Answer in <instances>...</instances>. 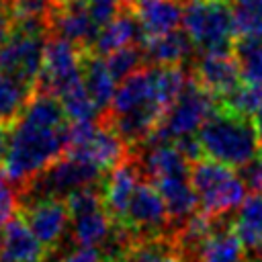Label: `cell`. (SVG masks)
Segmentation results:
<instances>
[{"label": "cell", "instance_id": "1", "mask_svg": "<svg viewBox=\"0 0 262 262\" xmlns=\"http://www.w3.org/2000/svg\"><path fill=\"white\" fill-rule=\"evenodd\" d=\"M66 127L68 123L47 125L20 113L10 125L8 149L0 164L6 180H10L20 190L49 164L63 156Z\"/></svg>", "mask_w": 262, "mask_h": 262}, {"label": "cell", "instance_id": "2", "mask_svg": "<svg viewBox=\"0 0 262 262\" xmlns=\"http://www.w3.org/2000/svg\"><path fill=\"white\" fill-rule=\"evenodd\" d=\"M205 158L231 168H242L262 154L252 117H244L219 106L196 131Z\"/></svg>", "mask_w": 262, "mask_h": 262}, {"label": "cell", "instance_id": "3", "mask_svg": "<svg viewBox=\"0 0 262 262\" xmlns=\"http://www.w3.org/2000/svg\"><path fill=\"white\" fill-rule=\"evenodd\" d=\"M190 182L199 196V207L211 217H223L235 211L246 199V184L231 170L211 158H201L190 164Z\"/></svg>", "mask_w": 262, "mask_h": 262}, {"label": "cell", "instance_id": "4", "mask_svg": "<svg viewBox=\"0 0 262 262\" xmlns=\"http://www.w3.org/2000/svg\"><path fill=\"white\" fill-rule=\"evenodd\" d=\"M182 25L201 51H231L237 39L229 0H184Z\"/></svg>", "mask_w": 262, "mask_h": 262}, {"label": "cell", "instance_id": "5", "mask_svg": "<svg viewBox=\"0 0 262 262\" xmlns=\"http://www.w3.org/2000/svg\"><path fill=\"white\" fill-rule=\"evenodd\" d=\"M221 106L219 96H215L211 90L203 88L192 76L184 84L182 92L178 98L168 106L164 113L160 125L147 139H158V141H170L178 139L188 133H196L199 127ZM145 139V141H147ZM143 141V143H145ZM141 143V145H143Z\"/></svg>", "mask_w": 262, "mask_h": 262}, {"label": "cell", "instance_id": "6", "mask_svg": "<svg viewBox=\"0 0 262 262\" xmlns=\"http://www.w3.org/2000/svg\"><path fill=\"white\" fill-rule=\"evenodd\" d=\"M86 49H80L68 39L49 35L45 41L43 68L35 80L33 92L59 98L68 88L82 82V53Z\"/></svg>", "mask_w": 262, "mask_h": 262}, {"label": "cell", "instance_id": "7", "mask_svg": "<svg viewBox=\"0 0 262 262\" xmlns=\"http://www.w3.org/2000/svg\"><path fill=\"white\" fill-rule=\"evenodd\" d=\"M49 35L12 27V35L0 45V74L14 76L31 86L43 68L45 41Z\"/></svg>", "mask_w": 262, "mask_h": 262}, {"label": "cell", "instance_id": "8", "mask_svg": "<svg viewBox=\"0 0 262 262\" xmlns=\"http://www.w3.org/2000/svg\"><path fill=\"white\" fill-rule=\"evenodd\" d=\"M123 223L139 239L156 237V235H172L174 231L164 199L149 180H143L135 186Z\"/></svg>", "mask_w": 262, "mask_h": 262}, {"label": "cell", "instance_id": "9", "mask_svg": "<svg viewBox=\"0 0 262 262\" xmlns=\"http://www.w3.org/2000/svg\"><path fill=\"white\" fill-rule=\"evenodd\" d=\"M139 111H156L162 115L166 113V104L162 102L156 90L151 66L139 68L137 72L121 80V86L115 90L111 106L102 117H119V115L139 113Z\"/></svg>", "mask_w": 262, "mask_h": 262}, {"label": "cell", "instance_id": "10", "mask_svg": "<svg viewBox=\"0 0 262 262\" xmlns=\"http://www.w3.org/2000/svg\"><path fill=\"white\" fill-rule=\"evenodd\" d=\"M20 217L29 225V229L35 233V237L49 250L55 252V248L61 244L72 215L68 211V205L63 199H39L20 205Z\"/></svg>", "mask_w": 262, "mask_h": 262}, {"label": "cell", "instance_id": "11", "mask_svg": "<svg viewBox=\"0 0 262 262\" xmlns=\"http://www.w3.org/2000/svg\"><path fill=\"white\" fill-rule=\"evenodd\" d=\"M190 76L215 96L229 94L235 86L242 84L237 59L231 51H203L192 66Z\"/></svg>", "mask_w": 262, "mask_h": 262}, {"label": "cell", "instance_id": "12", "mask_svg": "<svg viewBox=\"0 0 262 262\" xmlns=\"http://www.w3.org/2000/svg\"><path fill=\"white\" fill-rule=\"evenodd\" d=\"M98 27L94 25L86 0H72L61 6H53L49 14V35L61 37L78 45L80 49H90L96 39Z\"/></svg>", "mask_w": 262, "mask_h": 262}, {"label": "cell", "instance_id": "13", "mask_svg": "<svg viewBox=\"0 0 262 262\" xmlns=\"http://www.w3.org/2000/svg\"><path fill=\"white\" fill-rule=\"evenodd\" d=\"M141 170L137 164L135 154L131 151L127 160L117 164L111 174L102 182V192H104V209L113 217L115 223H123L127 215V207L131 201V194L135 186L139 184Z\"/></svg>", "mask_w": 262, "mask_h": 262}, {"label": "cell", "instance_id": "14", "mask_svg": "<svg viewBox=\"0 0 262 262\" xmlns=\"http://www.w3.org/2000/svg\"><path fill=\"white\" fill-rule=\"evenodd\" d=\"M49 254L23 217H12L0 227V262H45Z\"/></svg>", "mask_w": 262, "mask_h": 262}, {"label": "cell", "instance_id": "15", "mask_svg": "<svg viewBox=\"0 0 262 262\" xmlns=\"http://www.w3.org/2000/svg\"><path fill=\"white\" fill-rule=\"evenodd\" d=\"M145 66H180L194 53V43L186 31L172 29L162 35L145 37L141 43Z\"/></svg>", "mask_w": 262, "mask_h": 262}, {"label": "cell", "instance_id": "16", "mask_svg": "<svg viewBox=\"0 0 262 262\" xmlns=\"http://www.w3.org/2000/svg\"><path fill=\"white\" fill-rule=\"evenodd\" d=\"M125 6L135 14L145 37L168 33L182 23L180 0H125Z\"/></svg>", "mask_w": 262, "mask_h": 262}, {"label": "cell", "instance_id": "17", "mask_svg": "<svg viewBox=\"0 0 262 262\" xmlns=\"http://www.w3.org/2000/svg\"><path fill=\"white\" fill-rule=\"evenodd\" d=\"M143 39H145V35H143L139 20L135 18V14L127 6H123V10L111 23H106L104 27L98 29L96 39L88 51H94L98 55H108L111 51L121 49V47L131 45V43L141 45Z\"/></svg>", "mask_w": 262, "mask_h": 262}, {"label": "cell", "instance_id": "18", "mask_svg": "<svg viewBox=\"0 0 262 262\" xmlns=\"http://www.w3.org/2000/svg\"><path fill=\"white\" fill-rule=\"evenodd\" d=\"M156 188L160 190L164 199V205L172 221V229H176L180 223H184L190 215L196 213L199 196L190 182V176H174V178L156 180Z\"/></svg>", "mask_w": 262, "mask_h": 262}, {"label": "cell", "instance_id": "19", "mask_svg": "<svg viewBox=\"0 0 262 262\" xmlns=\"http://www.w3.org/2000/svg\"><path fill=\"white\" fill-rule=\"evenodd\" d=\"M82 84L94 100V104L98 106V111L104 115L115 94V78L108 72V66L102 59V55L94 51L82 53Z\"/></svg>", "mask_w": 262, "mask_h": 262}, {"label": "cell", "instance_id": "20", "mask_svg": "<svg viewBox=\"0 0 262 262\" xmlns=\"http://www.w3.org/2000/svg\"><path fill=\"white\" fill-rule=\"evenodd\" d=\"M190 262H248L246 248L233 227L219 225L192 254Z\"/></svg>", "mask_w": 262, "mask_h": 262}, {"label": "cell", "instance_id": "21", "mask_svg": "<svg viewBox=\"0 0 262 262\" xmlns=\"http://www.w3.org/2000/svg\"><path fill=\"white\" fill-rule=\"evenodd\" d=\"M233 231L242 239L246 254H254L258 260H262V192L246 196L237 207Z\"/></svg>", "mask_w": 262, "mask_h": 262}, {"label": "cell", "instance_id": "22", "mask_svg": "<svg viewBox=\"0 0 262 262\" xmlns=\"http://www.w3.org/2000/svg\"><path fill=\"white\" fill-rule=\"evenodd\" d=\"M113 217L106 213V209H96L84 215L72 217V239L78 246H90V248H100L106 237L113 231Z\"/></svg>", "mask_w": 262, "mask_h": 262}, {"label": "cell", "instance_id": "23", "mask_svg": "<svg viewBox=\"0 0 262 262\" xmlns=\"http://www.w3.org/2000/svg\"><path fill=\"white\" fill-rule=\"evenodd\" d=\"M31 96H33L31 84H27L14 76L0 74V123L12 125L18 119V115L23 113V108Z\"/></svg>", "mask_w": 262, "mask_h": 262}, {"label": "cell", "instance_id": "24", "mask_svg": "<svg viewBox=\"0 0 262 262\" xmlns=\"http://www.w3.org/2000/svg\"><path fill=\"white\" fill-rule=\"evenodd\" d=\"M125 262H184L172 235L143 237L127 252Z\"/></svg>", "mask_w": 262, "mask_h": 262}, {"label": "cell", "instance_id": "25", "mask_svg": "<svg viewBox=\"0 0 262 262\" xmlns=\"http://www.w3.org/2000/svg\"><path fill=\"white\" fill-rule=\"evenodd\" d=\"M233 55L237 59L242 82L262 86V39L237 37L233 43Z\"/></svg>", "mask_w": 262, "mask_h": 262}, {"label": "cell", "instance_id": "26", "mask_svg": "<svg viewBox=\"0 0 262 262\" xmlns=\"http://www.w3.org/2000/svg\"><path fill=\"white\" fill-rule=\"evenodd\" d=\"M237 37L262 39V0H229Z\"/></svg>", "mask_w": 262, "mask_h": 262}, {"label": "cell", "instance_id": "27", "mask_svg": "<svg viewBox=\"0 0 262 262\" xmlns=\"http://www.w3.org/2000/svg\"><path fill=\"white\" fill-rule=\"evenodd\" d=\"M59 102L66 111V117L72 121H98L102 117V113L98 111V106L94 104L82 82L68 88L59 96Z\"/></svg>", "mask_w": 262, "mask_h": 262}, {"label": "cell", "instance_id": "28", "mask_svg": "<svg viewBox=\"0 0 262 262\" xmlns=\"http://www.w3.org/2000/svg\"><path fill=\"white\" fill-rule=\"evenodd\" d=\"M221 106L244 115V117H254V113L258 111V106L262 104V86H252V84H239L235 86L229 94L221 96Z\"/></svg>", "mask_w": 262, "mask_h": 262}, {"label": "cell", "instance_id": "29", "mask_svg": "<svg viewBox=\"0 0 262 262\" xmlns=\"http://www.w3.org/2000/svg\"><path fill=\"white\" fill-rule=\"evenodd\" d=\"M106 66H108V72L113 74L115 82L119 80H125L129 74L137 72L145 59H143V51H141V45L137 43H131V45H125L121 49H115L106 55Z\"/></svg>", "mask_w": 262, "mask_h": 262}, {"label": "cell", "instance_id": "30", "mask_svg": "<svg viewBox=\"0 0 262 262\" xmlns=\"http://www.w3.org/2000/svg\"><path fill=\"white\" fill-rule=\"evenodd\" d=\"M102 182H104V180H102ZM102 182L80 186V188L72 190V192L63 199L72 217H76V215H84V213H90V211H96V209H102V207H104Z\"/></svg>", "mask_w": 262, "mask_h": 262}, {"label": "cell", "instance_id": "31", "mask_svg": "<svg viewBox=\"0 0 262 262\" xmlns=\"http://www.w3.org/2000/svg\"><path fill=\"white\" fill-rule=\"evenodd\" d=\"M18 209H20V192H18V188L10 180L0 178V227L4 223H8Z\"/></svg>", "mask_w": 262, "mask_h": 262}, {"label": "cell", "instance_id": "32", "mask_svg": "<svg viewBox=\"0 0 262 262\" xmlns=\"http://www.w3.org/2000/svg\"><path fill=\"white\" fill-rule=\"evenodd\" d=\"M123 6H125V0H86V8L98 29L111 23L123 10Z\"/></svg>", "mask_w": 262, "mask_h": 262}, {"label": "cell", "instance_id": "33", "mask_svg": "<svg viewBox=\"0 0 262 262\" xmlns=\"http://www.w3.org/2000/svg\"><path fill=\"white\" fill-rule=\"evenodd\" d=\"M239 178L252 192H262V154L239 168Z\"/></svg>", "mask_w": 262, "mask_h": 262}, {"label": "cell", "instance_id": "34", "mask_svg": "<svg viewBox=\"0 0 262 262\" xmlns=\"http://www.w3.org/2000/svg\"><path fill=\"white\" fill-rule=\"evenodd\" d=\"M63 262H104V258H102L100 250L90 248V246H80L78 250L70 252L63 258Z\"/></svg>", "mask_w": 262, "mask_h": 262}, {"label": "cell", "instance_id": "35", "mask_svg": "<svg viewBox=\"0 0 262 262\" xmlns=\"http://www.w3.org/2000/svg\"><path fill=\"white\" fill-rule=\"evenodd\" d=\"M8 139H10V125L0 123V164H2V160H4V156H6Z\"/></svg>", "mask_w": 262, "mask_h": 262}, {"label": "cell", "instance_id": "36", "mask_svg": "<svg viewBox=\"0 0 262 262\" xmlns=\"http://www.w3.org/2000/svg\"><path fill=\"white\" fill-rule=\"evenodd\" d=\"M252 121H254V127H256V133H258V139H260V147H262V104L258 106V111L254 113V117H252Z\"/></svg>", "mask_w": 262, "mask_h": 262}, {"label": "cell", "instance_id": "37", "mask_svg": "<svg viewBox=\"0 0 262 262\" xmlns=\"http://www.w3.org/2000/svg\"><path fill=\"white\" fill-rule=\"evenodd\" d=\"M45 262H63V260H61V258H53V252H51V254L45 258Z\"/></svg>", "mask_w": 262, "mask_h": 262}, {"label": "cell", "instance_id": "38", "mask_svg": "<svg viewBox=\"0 0 262 262\" xmlns=\"http://www.w3.org/2000/svg\"><path fill=\"white\" fill-rule=\"evenodd\" d=\"M68 2H72V0H53L55 6H61V4H68Z\"/></svg>", "mask_w": 262, "mask_h": 262}, {"label": "cell", "instance_id": "39", "mask_svg": "<svg viewBox=\"0 0 262 262\" xmlns=\"http://www.w3.org/2000/svg\"><path fill=\"white\" fill-rule=\"evenodd\" d=\"M104 262H125V258H113V260H104Z\"/></svg>", "mask_w": 262, "mask_h": 262}, {"label": "cell", "instance_id": "40", "mask_svg": "<svg viewBox=\"0 0 262 262\" xmlns=\"http://www.w3.org/2000/svg\"><path fill=\"white\" fill-rule=\"evenodd\" d=\"M0 2H6V0H0Z\"/></svg>", "mask_w": 262, "mask_h": 262}]
</instances>
